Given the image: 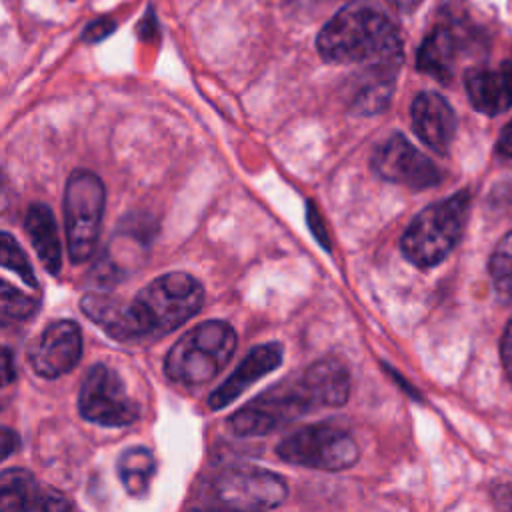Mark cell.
Returning a JSON list of instances; mask_svg holds the SVG:
<instances>
[{
    "label": "cell",
    "instance_id": "22",
    "mask_svg": "<svg viewBox=\"0 0 512 512\" xmlns=\"http://www.w3.org/2000/svg\"><path fill=\"white\" fill-rule=\"evenodd\" d=\"M38 308H40V302L34 296L10 286L8 282H2V288H0L2 320H6V322L26 320V318L34 316L38 312Z\"/></svg>",
    "mask_w": 512,
    "mask_h": 512
},
{
    "label": "cell",
    "instance_id": "8",
    "mask_svg": "<svg viewBox=\"0 0 512 512\" xmlns=\"http://www.w3.org/2000/svg\"><path fill=\"white\" fill-rule=\"evenodd\" d=\"M78 412L84 420L106 428L130 426L138 420L140 408L128 396L122 378L106 364H94L78 392Z\"/></svg>",
    "mask_w": 512,
    "mask_h": 512
},
{
    "label": "cell",
    "instance_id": "29",
    "mask_svg": "<svg viewBox=\"0 0 512 512\" xmlns=\"http://www.w3.org/2000/svg\"><path fill=\"white\" fill-rule=\"evenodd\" d=\"M398 12H404V14H410L414 12L422 0H388Z\"/></svg>",
    "mask_w": 512,
    "mask_h": 512
},
{
    "label": "cell",
    "instance_id": "20",
    "mask_svg": "<svg viewBox=\"0 0 512 512\" xmlns=\"http://www.w3.org/2000/svg\"><path fill=\"white\" fill-rule=\"evenodd\" d=\"M492 284L502 300H512V230H508L488 260Z\"/></svg>",
    "mask_w": 512,
    "mask_h": 512
},
{
    "label": "cell",
    "instance_id": "19",
    "mask_svg": "<svg viewBox=\"0 0 512 512\" xmlns=\"http://www.w3.org/2000/svg\"><path fill=\"white\" fill-rule=\"evenodd\" d=\"M116 472L124 490L134 498H142L148 494L150 480L156 472V460L148 448L132 446L118 456Z\"/></svg>",
    "mask_w": 512,
    "mask_h": 512
},
{
    "label": "cell",
    "instance_id": "1",
    "mask_svg": "<svg viewBox=\"0 0 512 512\" xmlns=\"http://www.w3.org/2000/svg\"><path fill=\"white\" fill-rule=\"evenodd\" d=\"M350 394V374L336 358L302 368L252 398L228 418L236 436H262L300 416L342 406Z\"/></svg>",
    "mask_w": 512,
    "mask_h": 512
},
{
    "label": "cell",
    "instance_id": "23",
    "mask_svg": "<svg viewBox=\"0 0 512 512\" xmlns=\"http://www.w3.org/2000/svg\"><path fill=\"white\" fill-rule=\"evenodd\" d=\"M116 30V22L112 18H98V20H92L84 32H82V40L92 44V42H100L104 40L106 36H110L112 32Z\"/></svg>",
    "mask_w": 512,
    "mask_h": 512
},
{
    "label": "cell",
    "instance_id": "28",
    "mask_svg": "<svg viewBox=\"0 0 512 512\" xmlns=\"http://www.w3.org/2000/svg\"><path fill=\"white\" fill-rule=\"evenodd\" d=\"M2 366H4V384H10L16 378V370H14V364H12L10 348H4V352H2Z\"/></svg>",
    "mask_w": 512,
    "mask_h": 512
},
{
    "label": "cell",
    "instance_id": "10",
    "mask_svg": "<svg viewBox=\"0 0 512 512\" xmlns=\"http://www.w3.org/2000/svg\"><path fill=\"white\" fill-rule=\"evenodd\" d=\"M372 170L388 182L412 190L438 186L444 172L402 134H392L372 152Z\"/></svg>",
    "mask_w": 512,
    "mask_h": 512
},
{
    "label": "cell",
    "instance_id": "24",
    "mask_svg": "<svg viewBox=\"0 0 512 512\" xmlns=\"http://www.w3.org/2000/svg\"><path fill=\"white\" fill-rule=\"evenodd\" d=\"M308 224H310V230H312V234H314V238L326 248V250H330V238H328V232H326V228H324V222H322V216H320V212L316 210V206L312 204V202H308Z\"/></svg>",
    "mask_w": 512,
    "mask_h": 512
},
{
    "label": "cell",
    "instance_id": "26",
    "mask_svg": "<svg viewBox=\"0 0 512 512\" xmlns=\"http://www.w3.org/2000/svg\"><path fill=\"white\" fill-rule=\"evenodd\" d=\"M0 444H2V458L6 460L12 452H16V450H18L20 440H18V436H16V432H14V430H10V428H2Z\"/></svg>",
    "mask_w": 512,
    "mask_h": 512
},
{
    "label": "cell",
    "instance_id": "27",
    "mask_svg": "<svg viewBox=\"0 0 512 512\" xmlns=\"http://www.w3.org/2000/svg\"><path fill=\"white\" fill-rule=\"evenodd\" d=\"M498 152H500V156L512 160V120L504 126V130L498 138Z\"/></svg>",
    "mask_w": 512,
    "mask_h": 512
},
{
    "label": "cell",
    "instance_id": "30",
    "mask_svg": "<svg viewBox=\"0 0 512 512\" xmlns=\"http://www.w3.org/2000/svg\"><path fill=\"white\" fill-rule=\"evenodd\" d=\"M140 30H142V38H148V30H156V26H154V20H152V12L148 14V20H142V26H140Z\"/></svg>",
    "mask_w": 512,
    "mask_h": 512
},
{
    "label": "cell",
    "instance_id": "12",
    "mask_svg": "<svg viewBox=\"0 0 512 512\" xmlns=\"http://www.w3.org/2000/svg\"><path fill=\"white\" fill-rule=\"evenodd\" d=\"M0 510L2 512H60L72 510V502L54 488L40 486L38 480L20 468H8L0 474Z\"/></svg>",
    "mask_w": 512,
    "mask_h": 512
},
{
    "label": "cell",
    "instance_id": "11",
    "mask_svg": "<svg viewBox=\"0 0 512 512\" xmlns=\"http://www.w3.org/2000/svg\"><path fill=\"white\" fill-rule=\"evenodd\" d=\"M82 356V332L74 320L50 322L28 348V362L32 370L54 380L68 374Z\"/></svg>",
    "mask_w": 512,
    "mask_h": 512
},
{
    "label": "cell",
    "instance_id": "13",
    "mask_svg": "<svg viewBox=\"0 0 512 512\" xmlns=\"http://www.w3.org/2000/svg\"><path fill=\"white\" fill-rule=\"evenodd\" d=\"M416 136L434 152L446 154L456 134V114L438 92H420L410 108Z\"/></svg>",
    "mask_w": 512,
    "mask_h": 512
},
{
    "label": "cell",
    "instance_id": "16",
    "mask_svg": "<svg viewBox=\"0 0 512 512\" xmlns=\"http://www.w3.org/2000/svg\"><path fill=\"white\" fill-rule=\"evenodd\" d=\"M466 40L464 34L452 24H438L420 44L416 54V68L442 84H448L454 76L458 54Z\"/></svg>",
    "mask_w": 512,
    "mask_h": 512
},
{
    "label": "cell",
    "instance_id": "18",
    "mask_svg": "<svg viewBox=\"0 0 512 512\" xmlns=\"http://www.w3.org/2000/svg\"><path fill=\"white\" fill-rule=\"evenodd\" d=\"M80 308L110 338H116V340H122V342L134 340L132 326H130V316H128V302H124L116 296L92 292V294H86L80 300Z\"/></svg>",
    "mask_w": 512,
    "mask_h": 512
},
{
    "label": "cell",
    "instance_id": "7",
    "mask_svg": "<svg viewBox=\"0 0 512 512\" xmlns=\"http://www.w3.org/2000/svg\"><path fill=\"white\" fill-rule=\"evenodd\" d=\"M276 454L294 466L338 472L352 468L360 458L354 436L336 424H308L280 440Z\"/></svg>",
    "mask_w": 512,
    "mask_h": 512
},
{
    "label": "cell",
    "instance_id": "3",
    "mask_svg": "<svg viewBox=\"0 0 512 512\" xmlns=\"http://www.w3.org/2000/svg\"><path fill=\"white\" fill-rule=\"evenodd\" d=\"M204 302L202 284L188 272H168L148 282L130 302L134 340L164 336L190 320Z\"/></svg>",
    "mask_w": 512,
    "mask_h": 512
},
{
    "label": "cell",
    "instance_id": "9",
    "mask_svg": "<svg viewBox=\"0 0 512 512\" xmlns=\"http://www.w3.org/2000/svg\"><path fill=\"white\" fill-rule=\"evenodd\" d=\"M286 496L288 486L282 476L256 466L226 468L210 484V498L226 508L266 510L280 506Z\"/></svg>",
    "mask_w": 512,
    "mask_h": 512
},
{
    "label": "cell",
    "instance_id": "17",
    "mask_svg": "<svg viewBox=\"0 0 512 512\" xmlns=\"http://www.w3.org/2000/svg\"><path fill=\"white\" fill-rule=\"evenodd\" d=\"M24 228L36 250L40 264L50 274H58L62 268V244H60L56 218L50 206L42 202H34L26 212Z\"/></svg>",
    "mask_w": 512,
    "mask_h": 512
},
{
    "label": "cell",
    "instance_id": "14",
    "mask_svg": "<svg viewBox=\"0 0 512 512\" xmlns=\"http://www.w3.org/2000/svg\"><path fill=\"white\" fill-rule=\"evenodd\" d=\"M282 346L278 342H266L252 348L238 368L208 396V406L212 410H220L234 402L246 388H250L256 380L270 374L274 368L282 364Z\"/></svg>",
    "mask_w": 512,
    "mask_h": 512
},
{
    "label": "cell",
    "instance_id": "15",
    "mask_svg": "<svg viewBox=\"0 0 512 512\" xmlns=\"http://www.w3.org/2000/svg\"><path fill=\"white\" fill-rule=\"evenodd\" d=\"M464 88L470 104L486 116L512 108V62H502L496 68L468 70Z\"/></svg>",
    "mask_w": 512,
    "mask_h": 512
},
{
    "label": "cell",
    "instance_id": "2",
    "mask_svg": "<svg viewBox=\"0 0 512 512\" xmlns=\"http://www.w3.org/2000/svg\"><path fill=\"white\" fill-rule=\"evenodd\" d=\"M316 48L326 62L370 64L398 70L402 40L394 22L374 6L350 4L320 30Z\"/></svg>",
    "mask_w": 512,
    "mask_h": 512
},
{
    "label": "cell",
    "instance_id": "21",
    "mask_svg": "<svg viewBox=\"0 0 512 512\" xmlns=\"http://www.w3.org/2000/svg\"><path fill=\"white\" fill-rule=\"evenodd\" d=\"M0 238H2L0 240V264H2V268L12 270L14 274H18L22 278V282L28 284L30 288H38L34 268H32L26 252L14 240V236L10 232H2Z\"/></svg>",
    "mask_w": 512,
    "mask_h": 512
},
{
    "label": "cell",
    "instance_id": "6",
    "mask_svg": "<svg viewBox=\"0 0 512 512\" xmlns=\"http://www.w3.org/2000/svg\"><path fill=\"white\" fill-rule=\"evenodd\" d=\"M106 190L90 170H74L64 186V224H66V248L74 264L86 262L100 236V224L104 214Z\"/></svg>",
    "mask_w": 512,
    "mask_h": 512
},
{
    "label": "cell",
    "instance_id": "25",
    "mask_svg": "<svg viewBox=\"0 0 512 512\" xmlns=\"http://www.w3.org/2000/svg\"><path fill=\"white\" fill-rule=\"evenodd\" d=\"M500 358H502V366L504 372L508 376V380L512 382V318L506 324L504 332H502V342H500Z\"/></svg>",
    "mask_w": 512,
    "mask_h": 512
},
{
    "label": "cell",
    "instance_id": "4",
    "mask_svg": "<svg viewBox=\"0 0 512 512\" xmlns=\"http://www.w3.org/2000/svg\"><path fill=\"white\" fill-rule=\"evenodd\" d=\"M470 212V194L460 190L450 198L426 206L400 238L404 258L416 268L440 264L462 238Z\"/></svg>",
    "mask_w": 512,
    "mask_h": 512
},
{
    "label": "cell",
    "instance_id": "5",
    "mask_svg": "<svg viewBox=\"0 0 512 512\" xmlns=\"http://www.w3.org/2000/svg\"><path fill=\"white\" fill-rule=\"evenodd\" d=\"M236 350V332L224 320H208L188 330L166 354L164 372L172 382L200 386L214 380Z\"/></svg>",
    "mask_w": 512,
    "mask_h": 512
}]
</instances>
